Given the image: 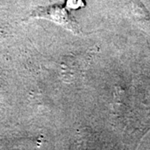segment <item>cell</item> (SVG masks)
<instances>
[{"label":"cell","instance_id":"cell-1","mask_svg":"<svg viewBox=\"0 0 150 150\" xmlns=\"http://www.w3.org/2000/svg\"><path fill=\"white\" fill-rule=\"evenodd\" d=\"M36 18H43L55 22L74 33H79V28L64 8L61 6H51L43 8H38L34 13Z\"/></svg>","mask_w":150,"mask_h":150}]
</instances>
